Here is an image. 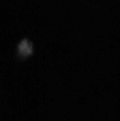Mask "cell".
Instances as JSON below:
<instances>
[{"mask_svg": "<svg viewBox=\"0 0 120 121\" xmlns=\"http://www.w3.org/2000/svg\"><path fill=\"white\" fill-rule=\"evenodd\" d=\"M19 50H20V52L21 54L27 55L31 53L32 48L29 44V43H28L26 41H24L19 46Z\"/></svg>", "mask_w": 120, "mask_h": 121, "instance_id": "6da1fadb", "label": "cell"}]
</instances>
